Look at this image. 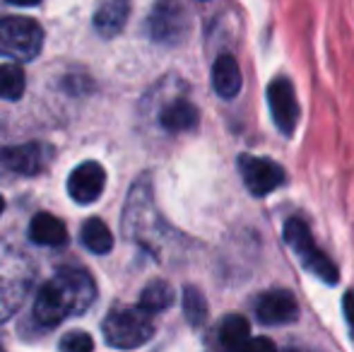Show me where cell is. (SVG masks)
<instances>
[{
  "label": "cell",
  "instance_id": "cell-1",
  "mask_svg": "<svg viewBox=\"0 0 354 352\" xmlns=\"http://www.w3.org/2000/svg\"><path fill=\"white\" fill-rule=\"evenodd\" d=\"M97 285L82 268H61L51 280L41 285L34 302V319L46 328H53L68 316H80L92 306Z\"/></svg>",
  "mask_w": 354,
  "mask_h": 352
},
{
  "label": "cell",
  "instance_id": "cell-2",
  "mask_svg": "<svg viewBox=\"0 0 354 352\" xmlns=\"http://www.w3.org/2000/svg\"><path fill=\"white\" fill-rule=\"evenodd\" d=\"M154 198H152V183L149 176H140L131 188L128 196L126 215H123V230L133 241H140L142 246L157 251V239L159 237V215L154 210Z\"/></svg>",
  "mask_w": 354,
  "mask_h": 352
},
{
  "label": "cell",
  "instance_id": "cell-3",
  "mask_svg": "<svg viewBox=\"0 0 354 352\" xmlns=\"http://www.w3.org/2000/svg\"><path fill=\"white\" fill-rule=\"evenodd\" d=\"M104 338L116 350H136L147 343L154 335L152 314L142 311L140 306L118 304L106 314L102 324Z\"/></svg>",
  "mask_w": 354,
  "mask_h": 352
},
{
  "label": "cell",
  "instance_id": "cell-4",
  "mask_svg": "<svg viewBox=\"0 0 354 352\" xmlns=\"http://www.w3.org/2000/svg\"><path fill=\"white\" fill-rule=\"evenodd\" d=\"M34 268L27 256L12 246L0 244V324L8 321L24 302L32 285Z\"/></svg>",
  "mask_w": 354,
  "mask_h": 352
},
{
  "label": "cell",
  "instance_id": "cell-5",
  "mask_svg": "<svg viewBox=\"0 0 354 352\" xmlns=\"http://www.w3.org/2000/svg\"><path fill=\"white\" fill-rule=\"evenodd\" d=\"M284 241H287L289 249L297 254L299 263L306 268L313 277L323 280L326 285H335L337 277H340V270H337V266L316 246L306 222L299 220V217L287 220V225H284Z\"/></svg>",
  "mask_w": 354,
  "mask_h": 352
},
{
  "label": "cell",
  "instance_id": "cell-6",
  "mask_svg": "<svg viewBox=\"0 0 354 352\" xmlns=\"http://www.w3.org/2000/svg\"><path fill=\"white\" fill-rule=\"evenodd\" d=\"M44 46V32L29 17H0V56L15 61H32Z\"/></svg>",
  "mask_w": 354,
  "mask_h": 352
},
{
  "label": "cell",
  "instance_id": "cell-7",
  "mask_svg": "<svg viewBox=\"0 0 354 352\" xmlns=\"http://www.w3.org/2000/svg\"><path fill=\"white\" fill-rule=\"evenodd\" d=\"M191 29L188 12L178 0H159L147 17V32L152 41L164 46H176L186 39Z\"/></svg>",
  "mask_w": 354,
  "mask_h": 352
},
{
  "label": "cell",
  "instance_id": "cell-8",
  "mask_svg": "<svg viewBox=\"0 0 354 352\" xmlns=\"http://www.w3.org/2000/svg\"><path fill=\"white\" fill-rule=\"evenodd\" d=\"M239 174H241L246 188L253 196L263 198L268 193H272L275 188H280L287 178V172L282 169L277 162L268 160V157H256V155H239Z\"/></svg>",
  "mask_w": 354,
  "mask_h": 352
},
{
  "label": "cell",
  "instance_id": "cell-9",
  "mask_svg": "<svg viewBox=\"0 0 354 352\" xmlns=\"http://www.w3.org/2000/svg\"><path fill=\"white\" fill-rule=\"evenodd\" d=\"M268 104L275 126L280 128L284 136H292L299 123V99L294 92L292 80L287 77H275L268 87Z\"/></svg>",
  "mask_w": 354,
  "mask_h": 352
},
{
  "label": "cell",
  "instance_id": "cell-10",
  "mask_svg": "<svg viewBox=\"0 0 354 352\" xmlns=\"http://www.w3.org/2000/svg\"><path fill=\"white\" fill-rule=\"evenodd\" d=\"M106 186V172L99 162L87 160L80 167H75L71 178H68V193L77 205H89L104 193Z\"/></svg>",
  "mask_w": 354,
  "mask_h": 352
},
{
  "label": "cell",
  "instance_id": "cell-11",
  "mask_svg": "<svg viewBox=\"0 0 354 352\" xmlns=\"http://www.w3.org/2000/svg\"><path fill=\"white\" fill-rule=\"evenodd\" d=\"M256 316L261 324L266 326H282V324H292L299 316V306L294 299L292 292L287 290H268L253 304Z\"/></svg>",
  "mask_w": 354,
  "mask_h": 352
},
{
  "label": "cell",
  "instance_id": "cell-12",
  "mask_svg": "<svg viewBox=\"0 0 354 352\" xmlns=\"http://www.w3.org/2000/svg\"><path fill=\"white\" fill-rule=\"evenodd\" d=\"M3 165L12 169L15 174L34 176L44 169V147L39 142H27V145L5 147L0 155Z\"/></svg>",
  "mask_w": 354,
  "mask_h": 352
},
{
  "label": "cell",
  "instance_id": "cell-13",
  "mask_svg": "<svg viewBox=\"0 0 354 352\" xmlns=\"http://www.w3.org/2000/svg\"><path fill=\"white\" fill-rule=\"evenodd\" d=\"M131 15V0H104L94 12V29L102 37L111 39L126 27Z\"/></svg>",
  "mask_w": 354,
  "mask_h": 352
},
{
  "label": "cell",
  "instance_id": "cell-14",
  "mask_svg": "<svg viewBox=\"0 0 354 352\" xmlns=\"http://www.w3.org/2000/svg\"><path fill=\"white\" fill-rule=\"evenodd\" d=\"M201 121V111L196 109V104H191L188 99H171L167 106L159 111V123L162 128H167L169 133H183L191 131Z\"/></svg>",
  "mask_w": 354,
  "mask_h": 352
},
{
  "label": "cell",
  "instance_id": "cell-15",
  "mask_svg": "<svg viewBox=\"0 0 354 352\" xmlns=\"http://www.w3.org/2000/svg\"><path fill=\"white\" fill-rule=\"evenodd\" d=\"M212 87L222 99H234L241 92V71L232 53L217 56L212 66Z\"/></svg>",
  "mask_w": 354,
  "mask_h": 352
},
{
  "label": "cell",
  "instance_id": "cell-16",
  "mask_svg": "<svg viewBox=\"0 0 354 352\" xmlns=\"http://www.w3.org/2000/svg\"><path fill=\"white\" fill-rule=\"evenodd\" d=\"M29 239L41 246H61L68 241V230L56 215L51 212H39L29 222Z\"/></svg>",
  "mask_w": 354,
  "mask_h": 352
},
{
  "label": "cell",
  "instance_id": "cell-17",
  "mask_svg": "<svg viewBox=\"0 0 354 352\" xmlns=\"http://www.w3.org/2000/svg\"><path fill=\"white\" fill-rule=\"evenodd\" d=\"M251 338V326L243 316L232 314L217 326V343L222 352H239L246 340Z\"/></svg>",
  "mask_w": 354,
  "mask_h": 352
},
{
  "label": "cell",
  "instance_id": "cell-18",
  "mask_svg": "<svg viewBox=\"0 0 354 352\" xmlns=\"http://www.w3.org/2000/svg\"><path fill=\"white\" fill-rule=\"evenodd\" d=\"M174 299H176V292H174V287L169 285V282L152 280L140 292L138 306H140L142 311H147V314H159V311H167L169 306L174 304Z\"/></svg>",
  "mask_w": 354,
  "mask_h": 352
},
{
  "label": "cell",
  "instance_id": "cell-19",
  "mask_svg": "<svg viewBox=\"0 0 354 352\" xmlns=\"http://www.w3.org/2000/svg\"><path fill=\"white\" fill-rule=\"evenodd\" d=\"M82 244L97 256L109 254L113 249V234L106 227V222L99 217H89L82 225Z\"/></svg>",
  "mask_w": 354,
  "mask_h": 352
},
{
  "label": "cell",
  "instance_id": "cell-20",
  "mask_svg": "<svg viewBox=\"0 0 354 352\" xmlns=\"http://www.w3.org/2000/svg\"><path fill=\"white\" fill-rule=\"evenodd\" d=\"M24 71L17 63H3L0 66V97L3 99H19L24 94Z\"/></svg>",
  "mask_w": 354,
  "mask_h": 352
},
{
  "label": "cell",
  "instance_id": "cell-21",
  "mask_svg": "<svg viewBox=\"0 0 354 352\" xmlns=\"http://www.w3.org/2000/svg\"><path fill=\"white\" fill-rule=\"evenodd\" d=\"M183 314H186L188 324H191L193 328H201L207 321V302L198 287L188 285L186 290H183Z\"/></svg>",
  "mask_w": 354,
  "mask_h": 352
},
{
  "label": "cell",
  "instance_id": "cell-22",
  "mask_svg": "<svg viewBox=\"0 0 354 352\" xmlns=\"http://www.w3.org/2000/svg\"><path fill=\"white\" fill-rule=\"evenodd\" d=\"M61 352H92L94 350V340L89 333L84 331H71L61 338V345H58Z\"/></svg>",
  "mask_w": 354,
  "mask_h": 352
},
{
  "label": "cell",
  "instance_id": "cell-23",
  "mask_svg": "<svg viewBox=\"0 0 354 352\" xmlns=\"http://www.w3.org/2000/svg\"><path fill=\"white\" fill-rule=\"evenodd\" d=\"M239 352H277V348L270 338H248Z\"/></svg>",
  "mask_w": 354,
  "mask_h": 352
},
{
  "label": "cell",
  "instance_id": "cell-24",
  "mask_svg": "<svg viewBox=\"0 0 354 352\" xmlns=\"http://www.w3.org/2000/svg\"><path fill=\"white\" fill-rule=\"evenodd\" d=\"M342 311L347 316V326H350L352 335H354V290L345 292V299H342Z\"/></svg>",
  "mask_w": 354,
  "mask_h": 352
},
{
  "label": "cell",
  "instance_id": "cell-25",
  "mask_svg": "<svg viewBox=\"0 0 354 352\" xmlns=\"http://www.w3.org/2000/svg\"><path fill=\"white\" fill-rule=\"evenodd\" d=\"M10 5H22V8H32V5H39L41 0H5Z\"/></svg>",
  "mask_w": 354,
  "mask_h": 352
},
{
  "label": "cell",
  "instance_id": "cell-26",
  "mask_svg": "<svg viewBox=\"0 0 354 352\" xmlns=\"http://www.w3.org/2000/svg\"><path fill=\"white\" fill-rule=\"evenodd\" d=\"M3 210H5V201H3V196H0V215H3Z\"/></svg>",
  "mask_w": 354,
  "mask_h": 352
},
{
  "label": "cell",
  "instance_id": "cell-27",
  "mask_svg": "<svg viewBox=\"0 0 354 352\" xmlns=\"http://www.w3.org/2000/svg\"><path fill=\"white\" fill-rule=\"evenodd\" d=\"M287 352H294V350H287Z\"/></svg>",
  "mask_w": 354,
  "mask_h": 352
}]
</instances>
